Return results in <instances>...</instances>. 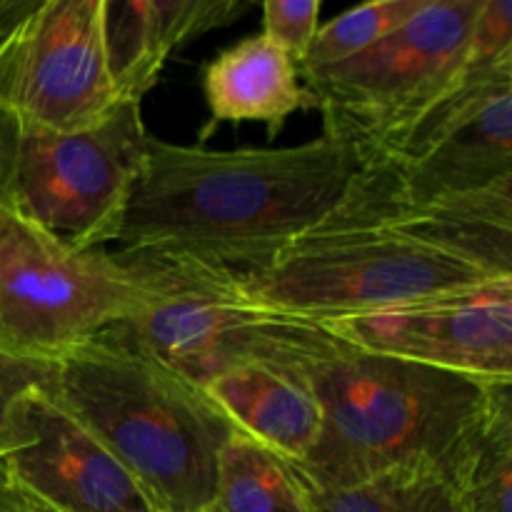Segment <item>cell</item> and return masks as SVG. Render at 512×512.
I'll use <instances>...</instances> for the list:
<instances>
[{
  "label": "cell",
  "mask_w": 512,
  "mask_h": 512,
  "mask_svg": "<svg viewBox=\"0 0 512 512\" xmlns=\"http://www.w3.org/2000/svg\"><path fill=\"white\" fill-rule=\"evenodd\" d=\"M320 0H268L263 3V33L303 63L320 28Z\"/></svg>",
  "instance_id": "obj_20"
},
{
  "label": "cell",
  "mask_w": 512,
  "mask_h": 512,
  "mask_svg": "<svg viewBox=\"0 0 512 512\" xmlns=\"http://www.w3.org/2000/svg\"><path fill=\"white\" fill-rule=\"evenodd\" d=\"M450 485L463 512H512V385L500 388L478 440Z\"/></svg>",
  "instance_id": "obj_17"
},
{
  "label": "cell",
  "mask_w": 512,
  "mask_h": 512,
  "mask_svg": "<svg viewBox=\"0 0 512 512\" xmlns=\"http://www.w3.org/2000/svg\"><path fill=\"white\" fill-rule=\"evenodd\" d=\"M33 505H35V503H33ZM43 512H45V510H43Z\"/></svg>",
  "instance_id": "obj_26"
},
{
  "label": "cell",
  "mask_w": 512,
  "mask_h": 512,
  "mask_svg": "<svg viewBox=\"0 0 512 512\" xmlns=\"http://www.w3.org/2000/svg\"><path fill=\"white\" fill-rule=\"evenodd\" d=\"M325 330L368 353L512 383V278L390 305Z\"/></svg>",
  "instance_id": "obj_10"
},
{
  "label": "cell",
  "mask_w": 512,
  "mask_h": 512,
  "mask_svg": "<svg viewBox=\"0 0 512 512\" xmlns=\"http://www.w3.org/2000/svg\"><path fill=\"white\" fill-rule=\"evenodd\" d=\"M38 0H0V25L20 23Z\"/></svg>",
  "instance_id": "obj_23"
},
{
  "label": "cell",
  "mask_w": 512,
  "mask_h": 512,
  "mask_svg": "<svg viewBox=\"0 0 512 512\" xmlns=\"http://www.w3.org/2000/svg\"><path fill=\"white\" fill-rule=\"evenodd\" d=\"M210 108V128L218 123H265L278 135L298 110L318 108L308 85H300L298 63L265 33L250 35L223 50L200 70Z\"/></svg>",
  "instance_id": "obj_14"
},
{
  "label": "cell",
  "mask_w": 512,
  "mask_h": 512,
  "mask_svg": "<svg viewBox=\"0 0 512 512\" xmlns=\"http://www.w3.org/2000/svg\"><path fill=\"white\" fill-rule=\"evenodd\" d=\"M273 308L315 325L340 323L390 305L488 283V273L408 238L350 208L245 273Z\"/></svg>",
  "instance_id": "obj_5"
},
{
  "label": "cell",
  "mask_w": 512,
  "mask_h": 512,
  "mask_svg": "<svg viewBox=\"0 0 512 512\" xmlns=\"http://www.w3.org/2000/svg\"><path fill=\"white\" fill-rule=\"evenodd\" d=\"M40 510H43V508H40ZM45 512H48V510H45Z\"/></svg>",
  "instance_id": "obj_25"
},
{
  "label": "cell",
  "mask_w": 512,
  "mask_h": 512,
  "mask_svg": "<svg viewBox=\"0 0 512 512\" xmlns=\"http://www.w3.org/2000/svg\"><path fill=\"white\" fill-rule=\"evenodd\" d=\"M360 173L358 150L328 135L245 150L150 135L115 243L248 273L340 213Z\"/></svg>",
  "instance_id": "obj_1"
},
{
  "label": "cell",
  "mask_w": 512,
  "mask_h": 512,
  "mask_svg": "<svg viewBox=\"0 0 512 512\" xmlns=\"http://www.w3.org/2000/svg\"><path fill=\"white\" fill-rule=\"evenodd\" d=\"M25 20V18H23ZM23 20H20V23H23ZM20 23H13V25H0V45H3L5 43V40H8V35L10 33H13V30L15 28H18V25Z\"/></svg>",
  "instance_id": "obj_24"
},
{
  "label": "cell",
  "mask_w": 512,
  "mask_h": 512,
  "mask_svg": "<svg viewBox=\"0 0 512 512\" xmlns=\"http://www.w3.org/2000/svg\"><path fill=\"white\" fill-rule=\"evenodd\" d=\"M318 512H463L450 480L435 470L400 468L355 488L313 493Z\"/></svg>",
  "instance_id": "obj_18"
},
{
  "label": "cell",
  "mask_w": 512,
  "mask_h": 512,
  "mask_svg": "<svg viewBox=\"0 0 512 512\" xmlns=\"http://www.w3.org/2000/svg\"><path fill=\"white\" fill-rule=\"evenodd\" d=\"M350 208L455 255L490 278H512V178L473 193L400 203L388 198L363 168Z\"/></svg>",
  "instance_id": "obj_12"
},
{
  "label": "cell",
  "mask_w": 512,
  "mask_h": 512,
  "mask_svg": "<svg viewBox=\"0 0 512 512\" xmlns=\"http://www.w3.org/2000/svg\"><path fill=\"white\" fill-rule=\"evenodd\" d=\"M215 405L240 433L298 465L323 428V410L303 365L250 363L205 385Z\"/></svg>",
  "instance_id": "obj_15"
},
{
  "label": "cell",
  "mask_w": 512,
  "mask_h": 512,
  "mask_svg": "<svg viewBox=\"0 0 512 512\" xmlns=\"http://www.w3.org/2000/svg\"><path fill=\"white\" fill-rule=\"evenodd\" d=\"M148 140L133 100L83 133L40 128L0 108V205L70 248H100L118 235Z\"/></svg>",
  "instance_id": "obj_6"
},
{
  "label": "cell",
  "mask_w": 512,
  "mask_h": 512,
  "mask_svg": "<svg viewBox=\"0 0 512 512\" xmlns=\"http://www.w3.org/2000/svg\"><path fill=\"white\" fill-rule=\"evenodd\" d=\"M425 3L428 0H378L338 15L333 23L320 25L298 73L328 68L373 48L378 40L408 23Z\"/></svg>",
  "instance_id": "obj_19"
},
{
  "label": "cell",
  "mask_w": 512,
  "mask_h": 512,
  "mask_svg": "<svg viewBox=\"0 0 512 512\" xmlns=\"http://www.w3.org/2000/svg\"><path fill=\"white\" fill-rule=\"evenodd\" d=\"M105 0H38L0 45V108L40 128L83 133L120 103L105 58Z\"/></svg>",
  "instance_id": "obj_9"
},
{
  "label": "cell",
  "mask_w": 512,
  "mask_h": 512,
  "mask_svg": "<svg viewBox=\"0 0 512 512\" xmlns=\"http://www.w3.org/2000/svg\"><path fill=\"white\" fill-rule=\"evenodd\" d=\"M140 300L118 255L70 248L0 205V340L8 348L55 358L128 320Z\"/></svg>",
  "instance_id": "obj_8"
},
{
  "label": "cell",
  "mask_w": 512,
  "mask_h": 512,
  "mask_svg": "<svg viewBox=\"0 0 512 512\" xmlns=\"http://www.w3.org/2000/svg\"><path fill=\"white\" fill-rule=\"evenodd\" d=\"M208 512H318L298 465L238 433L223 445Z\"/></svg>",
  "instance_id": "obj_16"
},
{
  "label": "cell",
  "mask_w": 512,
  "mask_h": 512,
  "mask_svg": "<svg viewBox=\"0 0 512 512\" xmlns=\"http://www.w3.org/2000/svg\"><path fill=\"white\" fill-rule=\"evenodd\" d=\"M53 380V358L18 353L0 340V435H3L15 403L30 390L53 388Z\"/></svg>",
  "instance_id": "obj_21"
},
{
  "label": "cell",
  "mask_w": 512,
  "mask_h": 512,
  "mask_svg": "<svg viewBox=\"0 0 512 512\" xmlns=\"http://www.w3.org/2000/svg\"><path fill=\"white\" fill-rule=\"evenodd\" d=\"M483 0H428L360 55L300 78L318 98L323 135L373 158L423 118L468 70Z\"/></svg>",
  "instance_id": "obj_7"
},
{
  "label": "cell",
  "mask_w": 512,
  "mask_h": 512,
  "mask_svg": "<svg viewBox=\"0 0 512 512\" xmlns=\"http://www.w3.org/2000/svg\"><path fill=\"white\" fill-rule=\"evenodd\" d=\"M53 393L125 465L158 512H208L238 425L200 385L100 333L55 355Z\"/></svg>",
  "instance_id": "obj_3"
},
{
  "label": "cell",
  "mask_w": 512,
  "mask_h": 512,
  "mask_svg": "<svg viewBox=\"0 0 512 512\" xmlns=\"http://www.w3.org/2000/svg\"><path fill=\"white\" fill-rule=\"evenodd\" d=\"M303 373L323 410L318 440L298 463L313 493L355 488L400 468L453 480L500 388L512 385L368 353L335 335Z\"/></svg>",
  "instance_id": "obj_2"
},
{
  "label": "cell",
  "mask_w": 512,
  "mask_h": 512,
  "mask_svg": "<svg viewBox=\"0 0 512 512\" xmlns=\"http://www.w3.org/2000/svg\"><path fill=\"white\" fill-rule=\"evenodd\" d=\"M115 255L143 300L108 333L200 388L240 365H305L333 338L323 325L260 300L243 270L148 250Z\"/></svg>",
  "instance_id": "obj_4"
},
{
  "label": "cell",
  "mask_w": 512,
  "mask_h": 512,
  "mask_svg": "<svg viewBox=\"0 0 512 512\" xmlns=\"http://www.w3.org/2000/svg\"><path fill=\"white\" fill-rule=\"evenodd\" d=\"M0 473L48 512H158L53 388L25 393L0 435Z\"/></svg>",
  "instance_id": "obj_11"
},
{
  "label": "cell",
  "mask_w": 512,
  "mask_h": 512,
  "mask_svg": "<svg viewBox=\"0 0 512 512\" xmlns=\"http://www.w3.org/2000/svg\"><path fill=\"white\" fill-rule=\"evenodd\" d=\"M0 512H43L0 473Z\"/></svg>",
  "instance_id": "obj_22"
},
{
  "label": "cell",
  "mask_w": 512,
  "mask_h": 512,
  "mask_svg": "<svg viewBox=\"0 0 512 512\" xmlns=\"http://www.w3.org/2000/svg\"><path fill=\"white\" fill-rule=\"evenodd\" d=\"M248 10L243 0H105V58L120 100L140 103L175 50Z\"/></svg>",
  "instance_id": "obj_13"
}]
</instances>
